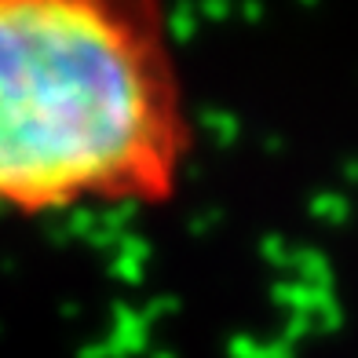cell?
Instances as JSON below:
<instances>
[{"mask_svg":"<svg viewBox=\"0 0 358 358\" xmlns=\"http://www.w3.org/2000/svg\"><path fill=\"white\" fill-rule=\"evenodd\" d=\"M190 154L169 0H0V216L165 208Z\"/></svg>","mask_w":358,"mask_h":358,"instance_id":"6da1fadb","label":"cell"}]
</instances>
